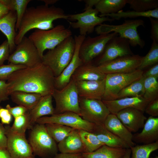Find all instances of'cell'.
I'll return each mask as SVG.
<instances>
[{
	"instance_id": "6da1fadb",
	"label": "cell",
	"mask_w": 158,
	"mask_h": 158,
	"mask_svg": "<svg viewBox=\"0 0 158 158\" xmlns=\"http://www.w3.org/2000/svg\"><path fill=\"white\" fill-rule=\"evenodd\" d=\"M55 77L50 69L42 63L34 67L16 71L10 76L7 83L8 91L39 94L42 96L52 95L55 89Z\"/></svg>"
},
{
	"instance_id": "7a4b0ae2",
	"label": "cell",
	"mask_w": 158,
	"mask_h": 158,
	"mask_svg": "<svg viewBox=\"0 0 158 158\" xmlns=\"http://www.w3.org/2000/svg\"><path fill=\"white\" fill-rule=\"evenodd\" d=\"M58 19H68V14L60 8L44 4L27 8L15 38L16 44H18L31 30H47L52 28L54 21Z\"/></svg>"
},
{
	"instance_id": "3957f363",
	"label": "cell",
	"mask_w": 158,
	"mask_h": 158,
	"mask_svg": "<svg viewBox=\"0 0 158 158\" xmlns=\"http://www.w3.org/2000/svg\"><path fill=\"white\" fill-rule=\"evenodd\" d=\"M75 49V41L72 36L44 54L42 63L50 69L55 77H57L70 62Z\"/></svg>"
},
{
	"instance_id": "277c9868",
	"label": "cell",
	"mask_w": 158,
	"mask_h": 158,
	"mask_svg": "<svg viewBox=\"0 0 158 158\" xmlns=\"http://www.w3.org/2000/svg\"><path fill=\"white\" fill-rule=\"evenodd\" d=\"M72 35L70 29L59 24L47 30L35 29L28 38L36 47L42 58L45 50L54 49Z\"/></svg>"
},
{
	"instance_id": "5b68a950",
	"label": "cell",
	"mask_w": 158,
	"mask_h": 158,
	"mask_svg": "<svg viewBox=\"0 0 158 158\" xmlns=\"http://www.w3.org/2000/svg\"><path fill=\"white\" fill-rule=\"evenodd\" d=\"M31 129L29 143L35 156L51 158L58 153L56 142L48 133L45 124L36 123Z\"/></svg>"
},
{
	"instance_id": "8992f818",
	"label": "cell",
	"mask_w": 158,
	"mask_h": 158,
	"mask_svg": "<svg viewBox=\"0 0 158 158\" xmlns=\"http://www.w3.org/2000/svg\"><path fill=\"white\" fill-rule=\"evenodd\" d=\"M144 21L140 19L125 20L120 25L101 24L95 28V31L99 35L116 32L120 37L128 39L130 46L135 47L138 45L143 48L145 43L140 37L137 28L144 26Z\"/></svg>"
},
{
	"instance_id": "52a82bcc",
	"label": "cell",
	"mask_w": 158,
	"mask_h": 158,
	"mask_svg": "<svg viewBox=\"0 0 158 158\" xmlns=\"http://www.w3.org/2000/svg\"><path fill=\"white\" fill-rule=\"evenodd\" d=\"M52 95L56 106L54 114L71 112L80 115L79 96L75 82L71 79L69 83L60 90L55 89Z\"/></svg>"
},
{
	"instance_id": "ba28073f",
	"label": "cell",
	"mask_w": 158,
	"mask_h": 158,
	"mask_svg": "<svg viewBox=\"0 0 158 158\" xmlns=\"http://www.w3.org/2000/svg\"><path fill=\"white\" fill-rule=\"evenodd\" d=\"M84 12L76 14H68V20L70 25L74 29H79L80 35L86 36L94 32L95 27L103 22H111L114 20L108 16L99 17V12L93 8L85 7Z\"/></svg>"
},
{
	"instance_id": "9c48e42d",
	"label": "cell",
	"mask_w": 158,
	"mask_h": 158,
	"mask_svg": "<svg viewBox=\"0 0 158 158\" xmlns=\"http://www.w3.org/2000/svg\"><path fill=\"white\" fill-rule=\"evenodd\" d=\"M9 63L21 65L26 67L35 66L42 63V58L32 42L24 36L9 56Z\"/></svg>"
},
{
	"instance_id": "30bf717a",
	"label": "cell",
	"mask_w": 158,
	"mask_h": 158,
	"mask_svg": "<svg viewBox=\"0 0 158 158\" xmlns=\"http://www.w3.org/2000/svg\"><path fill=\"white\" fill-rule=\"evenodd\" d=\"M143 70L137 69L127 73H116L106 75L105 88L102 100L117 99L119 92L132 82L142 76Z\"/></svg>"
},
{
	"instance_id": "8fae6325",
	"label": "cell",
	"mask_w": 158,
	"mask_h": 158,
	"mask_svg": "<svg viewBox=\"0 0 158 158\" xmlns=\"http://www.w3.org/2000/svg\"><path fill=\"white\" fill-rule=\"evenodd\" d=\"M118 35L113 32L94 37H85L80 46L79 53L83 64L92 63L93 59L102 53L108 41Z\"/></svg>"
},
{
	"instance_id": "7c38bea8",
	"label": "cell",
	"mask_w": 158,
	"mask_h": 158,
	"mask_svg": "<svg viewBox=\"0 0 158 158\" xmlns=\"http://www.w3.org/2000/svg\"><path fill=\"white\" fill-rule=\"evenodd\" d=\"M80 116L85 120L95 124H104L110 114L102 100L79 97Z\"/></svg>"
},
{
	"instance_id": "4fadbf2b",
	"label": "cell",
	"mask_w": 158,
	"mask_h": 158,
	"mask_svg": "<svg viewBox=\"0 0 158 158\" xmlns=\"http://www.w3.org/2000/svg\"><path fill=\"white\" fill-rule=\"evenodd\" d=\"M59 124L78 130H83L92 133L95 124L86 121L78 114L71 112L54 114L49 116H44L39 118L36 123Z\"/></svg>"
},
{
	"instance_id": "5bb4252c",
	"label": "cell",
	"mask_w": 158,
	"mask_h": 158,
	"mask_svg": "<svg viewBox=\"0 0 158 158\" xmlns=\"http://www.w3.org/2000/svg\"><path fill=\"white\" fill-rule=\"evenodd\" d=\"M128 40L117 35L110 40L102 53L98 56L95 63L96 66L111 61L118 58L134 54Z\"/></svg>"
},
{
	"instance_id": "9a60e30c",
	"label": "cell",
	"mask_w": 158,
	"mask_h": 158,
	"mask_svg": "<svg viewBox=\"0 0 158 158\" xmlns=\"http://www.w3.org/2000/svg\"><path fill=\"white\" fill-rule=\"evenodd\" d=\"M142 57L138 54L123 56L97 66L101 72L106 75L131 73L138 69Z\"/></svg>"
},
{
	"instance_id": "2e32d148",
	"label": "cell",
	"mask_w": 158,
	"mask_h": 158,
	"mask_svg": "<svg viewBox=\"0 0 158 158\" xmlns=\"http://www.w3.org/2000/svg\"><path fill=\"white\" fill-rule=\"evenodd\" d=\"M5 127L7 138L6 149L11 158H35L25 135L13 133L10 129L9 126Z\"/></svg>"
},
{
	"instance_id": "e0dca14e",
	"label": "cell",
	"mask_w": 158,
	"mask_h": 158,
	"mask_svg": "<svg viewBox=\"0 0 158 158\" xmlns=\"http://www.w3.org/2000/svg\"><path fill=\"white\" fill-rule=\"evenodd\" d=\"M85 36L79 35H75V49L73 58L68 64L58 77H55V89L60 90L69 82L71 76L76 69L83 63L79 56L80 46L85 38Z\"/></svg>"
},
{
	"instance_id": "ac0fdd59",
	"label": "cell",
	"mask_w": 158,
	"mask_h": 158,
	"mask_svg": "<svg viewBox=\"0 0 158 158\" xmlns=\"http://www.w3.org/2000/svg\"><path fill=\"white\" fill-rule=\"evenodd\" d=\"M102 100L110 113L115 115L119 111L129 108H135L144 112L150 102L143 96L127 97L110 101Z\"/></svg>"
},
{
	"instance_id": "d6986e66",
	"label": "cell",
	"mask_w": 158,
	"mask_h": 158,
	"mask_svg": "<svg viewBox=\"0 0 158 158\" xmlns=\"http://www.w3.org/2000/svg\"><path fill=\"white\" fill-rule=\"evenodd\" d=\"M124 126L130 132L135 133L143 128L147 118L143 112L135 108L122 110L116 114Z\"/></svg>"
},
{
	"instance_id": "ffe728a7",
	"label": "cell",
	"mask_w": 158,
	"mask_h": 158,
	"mask_svg": "<svg viewBox=\"0 0 158 158\" xmlns=\"http://www.w3.org/2000/svg\"><path fill=\"white\" fill-rule=\"evenodd\" d=\"M75 82L79 97L102 100L105 90V78L99 80Z\"/></svg>"
},
{
	"instance_id": "44dd1931",
	"label": "cell",
	"mask_w": 158,
	"mask_h": 158,
	"mask_svg": "<svg viewBox=\"0 0 158 158\" xmlns=\"http://www.w3.org/2000/svg\"><path fill=\"white\" fill-rule=\"evenodd\" d=\"M140 133L133 135V141L142 144H147L158 141V118L149 116Z\"/></svg>"
},
{
	"instance_id": "7402d4cb",
	"label": "cell",
	"mask_w": 158,
	"mask_h": 158,
	"mask_svg": "<svg viewBox=\"0 0 158 158\" xmlns=\"http://www.w3.org/2000/svg\"><path fill=\"white\" fill-rule=\"evenodd\" d=\"M105 128L125 142L130 148L135 145L133 134L122 124L116 115L110 114L104 123Z\"/></svg>"
},
{
	"instance_id": "603a6c76",
	"label": "cell",
	"mask_w": 158,
	"mask_h": 158,
	"mask_svg": "<svg viewBox=\"0 0 158 158\" xmlns=\"http://www.w3.org/2000/svg\"><path fill=\"white\" fill-rule=\"evenodd\" d=\"M58 151L66 154H82L85 149L77 129L72 131L57 145Z\"/></svg>"
},
{
	"instance_id": "cb8c5ba5",
	"label": "cell",
	"mask_w": 158,
	"mask_h": 158,
	"mask_svg": "<svg viewBox=\"0 0 158 158\" xmlns=\"http://www.w3.org/2000/svg\"><path fill=\"white\" fill-rule=\"evenodd\" d=\"M52 98V95L42 96L35 106L28 112L31 128L39 118L54 114Z\"/></svg>"
},
{
	"instance_id": "d4e9b609",
	"label": "cell",
	"mask_w": 158,
	"mask_h": 158,
	"mask_svg": "<svg viewBox=\"0 0 158 158\" xmlns=\"http://www.w3.org/2000/svg\"><path fill=\"white\" fill-rule=\"evenodd\" d=\"M17 15L15 11H10L0 19V30L5 35L9 44L10 54L15 50L16 46L15 39L17 33L16 26Z\"/></svg>"
},
{
	"instance_id": "484cf974",
	"label": "cell",
	"mask_w": 158,
	"mask_h": 158,
	"mask_svg": "<svg viewBox=\"0 0 158 158\" xmlns=\"http://www.w3.org/2000/svg\"><path fill=\"white\" fill-rule=\"evenodd\" d=\"M106 75L101 72L92 63L83 64L78 67L71 78L75 82L80 81L99 80L104 79Z\"/></svg>"
},
{
	"instance_id": "4316f807",
	"label": "cell",
	"mask_w": 158,
	"mask_h": 158,
	"mask_svg": "<svg viewBox=\"0 0 158 158\" xmlns=\"http://www.w3.org/2000/svg\"><path fill=\"white\" fill-rule=\"evenodd\" d=\"M92 133L104 145L116 148H130L125 142L107 130L104 124H95Z\"/></svg>"
},
{
	"instance_id": "83f0119b",
	"label": "cell",
	"mask_w": 158,
	"mask_h": 158,
	"mask_svg": "<svg viewBox=\"0 0 158 158\" xmlns=\"http://www.w3.org/2000/svg\"><path fill=\"white\" fill-rule=\"evenodd\" d=\"M13 102L24 107L28 111L32 109L42 96L40 94L15 91L10 95Z\"/></svg>"
},
{
	"instance_id": "f1b7e54d",
	"label": "cell",
	"mask_w": 158,
	"mask_h": 158,
	"mask_svg": "<svg viewBox=\"0 0 158 158\" xmlns=\"http://www.w3.org/2000/svg\"><path fill=\"white\" fill-rule=\"evenodd\" d=\"M126 149L104 145L94 151L82 154L83 158H123Z\"/></svg>"
},
{
	"instance_id": "f546056e",
	"label": "cell",
	"mask_w": 158,
	"mask_h": 158,
	"mask_svg": "<svg viewBox=\"0 0 158 158\" xmlns=\"http://www.w3.org/2000/svg\"><path fill=\"white\" fill-rule=\"evenodd\" d=\"M128 3V0H98L95 8L100 13L99 17L114 13L121 10Z\"/></svg>"
},
{
	"instance_id": "4dcf8cb0",
	"label": "cell",
	"mask_w": 158,
	"mask_h": 158,
	"mask_svg": "<svg viewBox=\"0 0 158 158\" xmlns=\"http://www.w3.org/2000/svg\"><path fill=\"white\" fill-rule=\"evenodd\" d=\"M30 0H0V2L5 5L9 11L16 12L17 21L16 30L17 31L23 16Z\"/></svg>"
},
{
	"instance_id": "1f68e13d",
	"label": "cell",
	"mask_w": 158,
	"mask_h": 158,
	"mask_svg": "<svg viewBox=\"0 0 158 158\" xmlns=\"http://www.w3.org/2000/svg\"><path fill=\"white\" fill-rule=\"evenodd\" d=\"M145 78L142 77L121 90L118 95V99L127 97L143 96L144 93Z\"/></svg>"
},
{
	"instance_id": "d6a6232c",
	"label": "cell",
	"mask_w": 158,
	"mask_h": 158,
	"mask_svg": "<svg viewBox=\"0 0 158 158\" xmlns=\"http://www.w3.org/2000/svg\"><path fill=\"white\" fill-rule=\"evenodd\" d=\"M104 16H108L115 20L121 18H135L139 17L154 18L158 19V8L144 12H139L135 11H124L121 10L116 13L108 14Z\"/></svg>"
},
{
	"instance_id": "836d02e7",
	"label": "cell",
	"mask_w": 158,
	"mask_h": 158,
	"mask_svg": "<svg viewBox=\"0 0 158 158\" xmlns=\"http://www.w3.org/2000/svg\"><path fill=\"white\" fill-rule=\"evenodd\" d=\"M49 134L57 143L62 141L73 129L70 127L56 123L45 124Z\"/></svg>"
},
{
	"instance_id": "e575fe53",
	"label": "cell",
	"mask_w": 158,
	"mask_h": 158,
	"mask_svg": "<svg viewBox=\"0 0 158 158\" xmlns=\"http://www.w3.org/2000/svg\"><path fill=\"white\" fill-rule=\"evenodd\" d=\"M85 149V153H89L96 150L104 145L92 133L78 130Z\"/></svg>"
},
{
	"instance_id": "d590c367",
	"label": "cell",
	"mask_w": 158,
	"mask_h": 158,
	"mask_svg": "<svg viewBox=\"0 0 158 158\" xmlns=\"http://www.w3.org/2000/svg\"><path fill=\"white\" fill-rule=\"evenodd\" d=\"M130 148V158H149L151 153L158 149V141L151 144L135 145Z\"/></svg>"
},
{
	"instance_id": "8d00e7d4",
	"label": "cell",
	"mask_w": 158,
	"mask_h": 158,
	"mask_svg": "<svg viewBox=\"0 0 158 158\" xmlns=\"http://www.w3.org/2000/svg\"><path fill=\"white\" fill-rule=\"evenodd\" d=\"M144 93L143 97L150 101L158 98V81L154 77L145 78L144 81Z\"/></svg>"
},
{
	"instance_id": "74e56055",
	"label": "cell",
	"mask_w": 158,
	"mask_h": 158,
	"mask_svg": "<svg viewBox=\"0 0 158 158\" xmlns=\"http://www.w3.org/2000/svg\"><path fill=\"white\" fill-rule=\"evenodd\" d=\"M158 63V42L153 40L151 47L147 54L143 56L138 69H143L154 65Z\"/></svg>"
},
{
	"instance_id": "f35d334b",
	"label": "cell",
	"mask_w": 158,
	"mask_h": 158,
	"mask_svg": "<svg viewBox=\"0 0 158 158\" xmlns=\"http://www.w3.org/2000/svg\"><path fill=\"white\" fill-rule=\"evenodd\" d=\"M12 126H9L10 130L13 133L20 135H25L26 130L31 129L28 112L14 118Z\"/></svg>"
},
{
	"instance_id": "ab89813d",
	"label": "cell",
	"mask_w": 158,
	"mask_h": 158,
	"mask_svg": "<svg viewBox=\"0 0 158 158\" xmlns=\"http://www.w3.org/2000/svg\"><path fill=\"white\" fill-rule=\"evenodd\" d=\"M130 8L139 12H144L158 8V0H128Z\"/></svg>"
},
{
	"instance_id": "60d3db41",
	"label": "cell",
	"mask_w": 158,
	"mask_h": 158,
	"mask_svg": "<svg viewBox=\"0 0 158 158\" xmlns=\"http://www.w3.org/2000/svg\"><path fill=\"white\" fill-rule=\"evenodd\" d=\"M26 67L23 65L11 63L1 65L0 66V80L6 81L14 72Z\"/></svg>"
},
{
	"instance_id": "b9f144b4",
	"label": "cell",
	"mask_w": 158,
	"mask_h": 158,
	"mask_svg": "<svg viewBox=\"0 0 158 158\" xmlns=\"http://www.w3.org/2000/svg\"><path fill=\"white\" fill-rule=\"evenodd\" d=\"M10 54L9 44L6 40L0 45V66L3 65L4 61L8 60Z\"/></svg>"
},
{
	"instance_id": "7bdbcfd3",
	"label": "cell",
	"mask_w": 158,
	"mask_h": 158,
	"mask_svg": "<svg viewBox=\"0 0 158 158\" xmlns=\"http://www.w3.org/2000/svg\"><path fill=\"white\" fill-rule=\"evenodd\" d=\"M144 112L150 116L157 117L158 116V98L150 101L146 106Z\"/></svg>"
},
{
	"instance_id": "ee69618b",
	"label": "cell",
	"mask_w": 158,
	"mask_h": 158,
	"mask_svg": "<svg viewBox=\"0 0 158 158\" xmlns=\"http://www.w3.org/2000/svg\"><path fill=\"white\" fill-rule=\"evenodd\" d=\"M6 108L14 118L23 115L28 112L29 111L26 108L20 105L14 107H11L9 104H7Z\"/></svg>"
},
{
	"instance_id": "f6af8a7d",
	"label": "cell",
	"mask_w": 158,
	"mask_h": 158,
	"mask_svg": "<svg viewBox=\"0 0 158 158\" xmlns=\"http://www.w3.org/2000/svg\"><path fill=\"white\" fill-rule=\"evenodd\" d=\"M8 86L6 81L0 80V103L9 99Z\"/></svg>"
},
{
	"instance_id": "bcb514c9",
	"label": "cell",
	"mask_w": 158,
	"mask_h": 158,
	"mask_svg": "<svg viewBox=\"0 0 158 158\" xmlns=\"http://www.w3.org/2000/svg\"><path fill=\"white\" fill-rule=\"evenodd\" d=\"M12 115L6 108H4L0 106V119L1 123L8 125L12 119Z\"/></svg>"
},
{
	"instance_id": "7dc6e473",
	"label": "cell",
	"mask_w": 158,
	"mask_h": 158,
	"mask_svg": "<svg viewBox=\"0 0 158 158\" xmlns=\"http://www.w3.org/2000/svg\"><path fill=\"white\" fill-rule=\"evenodd\" d=\"M151 24L150 37L153 40L158 42V19L149 18Z\"/></svg>"
},
{
	"instance_id": "c3c4849f",
	"label": "cell",
	"mask_w": 158,
	"mask_h": 158,
	"mask_svg": "<svg viewBox=\"0 0 158 158\" xmlns=\"http://www.w3.org/2000/svg\"><path fill=\"white\" fill-rule=\"evenodd\" d=\"M7 138L5 126L0 123V148H6Z\"/></svg>"
},
{
	"instance_id": "681fc988",
	"label": "cell",
	"mask_w": 158,
	"mask_h": 158,
	"mask_svg": "<svg viewBox=\"0 0 158 158\" xmlns=\"http://www.w3.org/2000/svg\"><path fill=\"white\" fill-rule=\"evenodd\" d=\"M142 77L144 78L154 77L158 78V64L153 65L145 72H143Z\"/></svg>"
},
{
	"instance_id": "f907efd6",
	"label": "cell",
	"mask_w": 158,
	"mask_h": 158,
	"mask_svg": "<svg viewBox=\"0 0 158 158\" xmlns=\"http://www.w3.org/2000/svg\"><path fill=\"white\" fill-rule=\"evenodd\" d=\"M51 158H83L82 154L57 153Z\"/></svg>"
},
{
	"instance_id": "816d5d0a",
	"label": "cell",
	"mask_w": 158,
	"mask_h": 158,
	"mask_svg": "<svg viewBox=\"0 0 158 158\" xmlns=\"http://www.w3.org/2000/svg\"><path fill=\"white\" fill-rule=\"evenodd\" d=\"M9 11L5 5L0 2V19L6 15Z\"/></svg>"
},
{
	"instance_id": "f5cc1de1",
	"label": "cell",
	"mask_w": 158,
	"mask_h": 158,
	"mask_svg": "<svg viewBox=\"0 0 158 158\" xmlns=\"http://www.w3.org/2000/svg\"><path fill=\"white\" fill-rule=\"evenodd\" d=\"M0 158H11L6 148H0Z\"/></svg>"
},
{
	"instance_id": "db71d44e",
	"label": "cell",
	"mask_w": 158,
	"mask_h": 158,
	"mask_svg": "<svg viewBox=\"0 0 158 158\" xmlns=\"http://www.w3.org/2000/svg\"><path fill=\"white\" fill-rule=\"evenodd\" d=\"M83 1L85 3V7L93 8L98 2V0H85Z\"/></svg>"
},
{
	"instance_id": "11a10c76",
	"label": "cell",
	"mask_w": 158,
	"mask_h": 158,
	"mask_svg": "<svg viewBox=\"0 0 158 158\" xmlns=\"http://www.w3.org/2000/svg\"><path fill=\"white\" fill-rule=\"evenodd\" d=\"M43 1L45 3V5L49 6V5H53L58 1L57 0H40Z\"/></svg>"
},
{
	"instance_id": "9f6ffc18",
	"label": "cell",
	"mask_w": 158,
	"mask_h": 158,
	"mask_svg": "<svg viewBox=\"0 0 158 158\" xmlns=\"http://www.w3.org/2000/svg\"><path fill=\"white\" fill-rule=\"evenodd\" d=\"M131 150L130 148L126 149L125 153L123 158H130Z\"/></svg>"
},
{
	"instance_id": "6f0895ef",
	"label": "cell",
	"mask_w": 158,
	"mask_h": 158,
	"mask_svg": "<svg viewBox=\"0 0 158 158\" xmlns=\"http://www.w3.org/2000/svg\"><path fill=\"white\" fill-rule=\"evenodd\" d=\"M150 158H158V157L157 156H156V157H151Z\"/></svg>"
}]
</instances>
